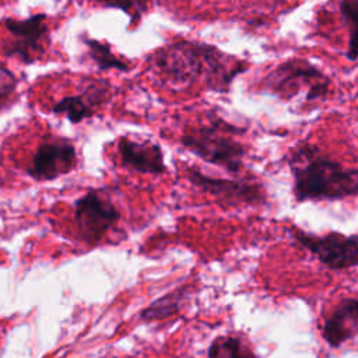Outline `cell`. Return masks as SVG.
<instances>
[{
  "mask_svg": "<svg viewBox=\"0 0 358 358\" xmlns=\"http://www.w3.org/2000/svg\"><path fill=\"white\" fill-rule=\"evenodd\" d=\"M152 64L158 74L173 87H189L203 80L217 92H227L234 78L243 73L246 63L227 55L214 45L180 41L159 49Z\"/></svg>",
  "mask_w": 358,
  "mask_h": 358,
  "instance_id": "1",
  "label": "cell"
},
{
  "mask_svg": "<svg viewBox=\"0 0 358 358\" xmlns=\"http://www.w3.org/2000/svg\"><path fill=\"white\" fill-rule=\"evenodd\" d=\"M285 161L296 203L338 201L358 196V169L344 166L316 144L296 143Z\"/></svg>",
  "mask_w": 358,
  "mask_h": 358,
  "instance_id": "2",
  "label": "cell"
},
{
  "mask_svg": "<svg viewBox=\"0 0 358 358\" xmlns=\"http://www.w3.org/2000/svg\"><path fill=\"white\" fill-rule=\"evenodd\" d=\"M330 78L306 59L292 57L271 69L260 81V91L280 101H292L303 92L308 103L324 101L330 94Z\"/></svg>",
  "mask_w": 358,
  "mask_h": 358,
  "instance_id": "3",
  "label": "cell"
},
{
  "mask_svg": "<svg viewBox=\"0 0 358 358\" xmlns=\"http://www.w3.org/2000/svg\"><path fill=\"white\" fill-rule=\"evenodd\" d=\"M243 131V129L217 119L185 133L180 141L186 150L203 161L217 165L229 173H239L245 165L248 148L234 136Z\"/></svg>",
  "mask_w": 358,
  "mask_h": 358,
  "instance_id": "4",
  "label": "cell"
},
{
  "mask_svg": "<svg viewBox=\"0 0 358 358\" xmlns=\"http://www.w3.org/2000/svg\"><path fill=\"white\" fill-rule=\"evenodd\" d=\"M294 243L308 250L323 267L343 271L358 266V234L329 231L313 234L291 225L285 229Z\"/></svg>",
  "mask_w": 358,
  "mask_h": 358,
  "instance_id": "5",
  "label": "cell"
},
{
  "mask_svg": "<svg viewBox=\"0 0 358 358\" xmlns=\"http://www.w3.org/2000/svg\"><path fill=\"white\" fill-rule=\"evenodd\" d=\"M185 172L194 187L213 196L224 207H259L267 203L263 185L255 179L215 178L194 166H187Z\"/></svg>",
  "mask_w": 358,
  "mask_h": 358,
  "instance_id": "6",
  "label": "cell"
},
{
  "mask_svg": "<svg viewBox=\"0 0 358 358\" xmlns=\"http://www.w3.org/2000/svg\"><path fill=\"white\" fill-rule=\"evenodd\" d=\"M119 218L117 207L99 190H90L74 203V222L81 239L90 245L101 242Z\"/></svg>",
  "mask_w": 358,
  "mask_h": 358,
  "instance_id": "7",
  "label": "cell"
},
{
  "mask_svg": "<svg viewBox=\"0 0 358 358\" xmlns=\"http://www.w3.org/2000/svg\"><path fill=\"white\" fill-rule=\"evenodd\" d=\"M3 22L13 36V41L4 48L7 56L18 57L24 63H32L45 52V42L49 32L48 17L45 14H34L22 20L6 18Z\"/></svg>",
  "mask_w": 358,
  "mask_h": 358,
  "instance_id": "8",
  "label": "cell"
},
{
  "mask_svg": "<svg viewBox=\"0 0 358 358\" xmlns=\"http://www.w3.org/2000/svg\"><path fill=\"white\" fill-rule=\"evenodd\" d=\"M77 165V150L66 140H48L35 150L28 175L35 180H53L71 172Z\"/></svg>",
  "mask_w": 358,
  "mask_h": 358,
  "instance_id": "9",
  "label": "cell"
},
{
  "mask_svg": "<svg viewBox=\"0 0 358 358\" xmlns=\"http://www.w3.org/2000/svg\"><path fill=\"white\" fill-rule=\"evenodd\" d=\"M117 152L120 162L136 172L148 175H162L166 172L164 152L157 143L120 137Z\"/></svg>",
  "mask_w": 358,
  "mask_h": 358,
  "instance_id": "10",
  "label": "cell"
},
{
  "mask_svg": "<svg viewBox=\"0 0 358 358\" xmlns=\"http://www.w3.org/2000/svg\"><path fill=\"white\" fill-rule=\"evenodd\" d=\"M358 336V298L340 301L322 326V337L333 348Z\"/></svg>",
  "mask_w": 358,
  "mask_h": 358,
  "instance_id": "11",
  "label": "cell"
},
{
  "mask_svg": "<svg viewBox=\"0 0 358 358\" xmlns=\"http://www.w3.org/2000/svg\"><path fill=\"white\" fill-rule=\"evenodd\" d=\"M108 84L94 83L80 95H69L56 102L52 108L55 115L66 116L71 123L77 124L84 119L94 116L95 109L108 98Z\"/></svg>",
  "mask_w": 358,
  "mask_h": 358,
  "instance_id": "12",
  "label": "cell"
},
{
  "mask_svg": "<svg viewBox=\"0 0 358 358\" xmlns=\"http://www.w3.org/2000/svg\"><path fill=\"white\" fill-rule=\"evenodd\" d=\"M185 288H178L155 299L145 309L141 310V320H161L178 313L180 309V303L185 299Z\"/></svg>",
  "mask_w": 358,
  "mask_h": 358,
  "instance_id": "13",
  "label": "cell"
},
{
  "mask_svg": "<svg viewBox=\"0 0 358 358\" xmlns=\"http://www.w3.org/2000/svg\"><path fill=\"white\" fill-rule=\"evenodd\" d=\"M207 358H259L239 337H215L207 351Z\"/></svg>",
  "mask_w": 358,
  "mask_h": 358,
  "instance_id": "14",
  "label": "cell"
},
{
  "mask_svg": "<svg viewBox=\"0 0 358 358\" xmlns=\"http://www.w3.org/2000/svg\"><path fill=\"white\" fill-rule=\"evenodd\" d=\"M340 17L348 29V46L345 57L358 60V0H343L338 3Z\"/></svg>",
  "mask_w": 358,
  "mask_h": 358,
  "instance_id": "15",
  "label": "cell"
},
{
  "mask_svg": "<svg viewBox=\"0 0 358 358\" xmlns=\"http://www.w3.org/2000/svg\"><path fill=\"white\" fill-rule=\"evenodd\" d=\"M88 55L99 70H120L127 71L129 64L122 59L116 57L108 42H99L95 39H85Z\"/></svg>",
  "mask_w": 358,
  "mask_h": 358,
  "instance_id": "16",
  "label": "cell"
},
{
  "mask_svg": "<svg viewBox=\"0 0 358 358\" xmlns=\"http://www.w3.org/2000/svg\"><path fill=\"white\" fill-rule=\"evenodd\" d=\"M17 88L15 76L6 67H0V108L10 101Z\"/></svg>",
  "mask_w": 358,
  "mask_h": 358,
  "instance_id": "17",
  "label": "cell"
}]
</instances>
